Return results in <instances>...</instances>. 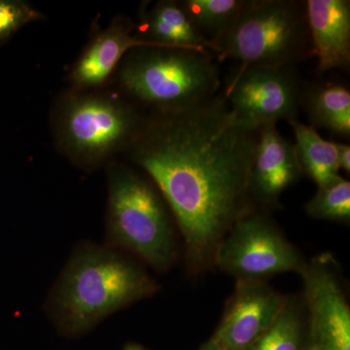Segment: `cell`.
<instances>
[{"label": "cell", "mask_w": 350, "mask_h": 350, "mask_svg": "<svg viewBox=\"0 0 350 350\" xmlns=\"http://www.w3.org/2000/svg\"><path fill=\"white\" fill-rule=\"evenodd\" d=\"M338 158L340 169L345 172H350V146L345 144H337Z\"/></svg>", "instance_id": "44dd1931"}, {"label": "cell", "mask_w": 350, "mask_h": 350, "mask_svg": "<svg viewBox=\"0 0 350 350\" xmlns=\"http://www.w3.org/2000/svg\"><path fill=\"white\" fill-rule=\"evenodd\" d=\"M306 114L313 128H322L334 135L349 137L350 92L335 83L317 85L301 94Z\"/></svg>", "instance_id": "2e32d148"}, {"label": "cell", "mask_w": 350, "mask_h": 350, "mask_svg": "<svg viewBox=\"0 0 350 350\" xmlns=\"http://www.w3.org/2000/svg\"><path fill=\"white\" fill-rule=\"evenodd\" d=\"M158 291V284L123 255L100 246L79 248L59 278L50 299L57 327L81 335L98 322Z\"/></svg>", "instance_id": "7a4b0ae2"}, {"label": "cell", "mask_w": 350, "mask_h": 350, "mask_svg": "<svg viewBox=\"0 0 350 350\" xmlns=\"http://www.w3.org/2000/svg\"><path fill=\"white\" fill-rule=\"evenodd\" d=\"M41 17L36 9L18 0H0V45L13 34Z\"/></svg>", "instance_id": "ffe728a7"}, {"label": "cell", "mask_w": 350, "mask_h": 350, "mask_svg": "<svg viewBox=\"0 0 350 350\" xmlns=\"http://www.w3.org/2000/svg\"><path fill=\"white\" fill-rule=\"evenodd\" d=\"M123 350H147L142 345L137 344H128Z\"/></svg>", "instance_id": "7402d4cb"}, {"label": "cell", "mask_w": 350, "mask_h": 350, "mask_svg": "<svg viewBox=\"0 0 350 350\" xmlns=\"http://www.w3.org/2000/svg\"><path fill=\"white\" fill-rule=\"evenodd\" d=\"M306 214L319 220L349 223L350 220V182L338 177L319 188L305 206Z\"/></svg>", "instance_id": "d6986e66"}, {"label": "cell", "mask_w": 350, "mask_h": 350, "mask_svg": "<svg viewBox=\"0 0 350 350\" xmlns=\"http://www.w3.org/2000/svg\"><path fill=\"white\" fill-rule=\"evenodd\" d=\"M213 54L241 66L267 68H288L312 57L306 1L247 0Z\"/></svg>", "instance_id": "277c9868"}, {"label": "cell", "mask_w": 350, "mask_h": 350, "mask_svg": "<svg viewBox=\"0 0 350 350\" xmlns=\"http://www.w3.org/2000/svg\"><path fill=\"white\" fill-rule=\"evenodd\" d=\"M296 138L297 156L304 174L321 188L340 177L337 142L320 137L317 129L300 121L290 122Z\"/></svg>", "instance_id": "9a60e30c"}, {"label": "cell", "mask_w": 350, "mask_h": 350, "mask_svg": "<svg viewBox=\"0 0 350 350\" xmlns=\"http://www.w3.org/2000/svg\"><path fill=\"white\" fill-rule=\"evenodd\" d=\"M133 29L130 23L119 21L94 39L73 69V82L85 88L101 84L116 68L126 51L142 46H157L142 38H133Z\"/></svg>", "instance_id": "4fadbf2b"}, {"label": "cell", "mask_w": 350, "mask_h": 350, "mask_svg": "<svg viewBox=\"0 0 350 350\" xmlns=\"http://www.w3.org/2000/svg\"><path fill=\"white\" fill-rule=\"evenodd\" d=\"M306 260L266 215L253 213L239 221L219 245L214 266L237 280H266L300 273Z\"/></svg>", "instance_id": "8992f818"}, {"label": "cell", "mask_w": 350, "mask_h": 350, "mask_svg": "<svg viewBox=\"0 0 350 350\" xmlns=\"http://www.w3.org/2000/svg\"><path fill=\"white\" fill-rule=\"evenodd\" d=\"M199 350H217L215 347H213V345L209 344L208 342H206L204 345L200 347Z\"/></svg>", "instance_id": "603a6c76"}, {"label": "cell", "mask_w": 350, "mask_h": 350, "mask_svg": "<svg viewBox=\"0 0 350 350\" xmlns=\"http://www.w3.org/2000/svg\"><path fill=\"white\" fill-rule=\"evenodd\" d=\"M286 298L266 280H237L209 344L217 350H247L273 324Z\"/></svg>", "instance_id": "30bf717a"}, {"label": "cell", "mask_w": 350, "mask_h": 350, "mask_svg": "<svg viewBox=\"0 0 350 350\" xmlns=\"http://www.w3.org/2000/svg\"><path fill=\"white\" fill-rule=\"evenodd\" d=\"M140 29L144 40L157 46L209 51L208 43L189 20L180 2H157L150 10L144 11Z\"/></svg>", "instance_id": "5bb4252c"}, {"label": "cell", "mask_w": 350, "mask_h": 350, "mask_svg": "<svg viewBox=\"0 0 350 350\" xmlns=\"http://www.w3.org/2000/svg\"><path fill=\"white\" fill-rule=\"evenodd\" d=\"M144 121L124 103L100 96H86L66 108L61 137L72 156L93 163L122 147L131 146Z\"/></svg>", "instance_id": "52a82bcc"}, {"label": "cell", "mask_w": 350, "mask_h": 350, "mask_svg": "<svg viewBox=\"0 0 350 350\" xmlns=\"http://www.w3.org/2000/svg\"><path fill=\"white\" fill-rule=\"evenodd\" d=\"M223 94L237 121L250 130L298 120L300 84L287 68L241 66Z\"/></svg>", "instance_id": "ba28073f"}, {"label": "cell", "mask_w": 350, "mask_h": 350, "mask_svg": "<svg viewBox=\"0 0 350 350\" xmlns=\"http://www.w3.org/2000/svg\"><path fill=\"white\" fill-rule=\"evenodd\" d=\"M120 72L124 89L157 110L189 107L213 98L221 86L208 50L142 46L131 49Z\"/></svg>", "instance_id": "3957f363"}, {"label": "cell", "mask_w": 350, "mask_h": 350, "mask_svg": "<svg viewBox=\"0 0 350 350\" xmlns=\"http://www.w3.org/2000/svg\"><path fill=\"white\" fill-rule=\"evenodd\" d=\"M107 241L133 252L157 271L175 262L174 227L162 200L142 176L116 167L109 174Z\"/></svg>", "instance_id": "5b68a950"}, {"label": "cell", "mask_w": 350, "mask_h": 350, "mask_svg": "<svg viewBox=\"0 0 350 350\" xmlns=\"http://www.w3.org/2000/svg\"><path fill=\"white\" fill-rule=\"evenodd\" d=\"M304 283L306 350H350V308L331 254L306 262Z\"/></svg>", "instance_id": "9c48e42d"}, {"label": "cell", "mask_w": 350, "mask_h": 350, "mask_svg": "<svg viewBox=\"0 0 350 350\" xmlns=\"http://www.w3.org/2000/svg\"><path fill=\"white\" fill-rule=\"evenodd\" d=\"M306 7L312 57H317L319 72L349 69L350 1L308 0Z\"/></svg>", "instance_id": "7c38bea8"}, {"label": "cell", "mask_w": 350, "mask_h": 350, "mask_svg": "<svg viewBox=\"0 0 350 350\" xmlns=\"http://www.w3.org/2000/svg\"><path fill=\"white\" fill-rule=\"evenodd\" d=\"M247 350H306V315L303 298L287 297L275 321Z\"/></svg>", "instance_id": "ac0fdd59"}, {"label": "cell", "mask_w": 350, "mask_h": 350, "mask_svg": "<svg viewBox=\"0 0 350 350\" xmlns=\"http://www.w3.org/2000/svg\"><path fill=\"white\" fill-rule=\"evenodd\" d=\"M304 174L295 145L280 135L276 124L259 130L250 176L253 202L276 206L280 196Z\"/></svg>", "instance_id": "8fae6325"}, {"label": "cell", "mask_w": 350, "mask_h": 350, "mask_svg": "<svg viewBox=\"0 0 350 350\" xmlns=\"http://www.w3.org/2000/svg\"><path fill=\"white\" fill-rule=\"evenodd\" d=\"M247 0H184L182 8L213 53L238 20Z\"/></svg>", "instance_id": "e0dca14e"}, {"label": "cell", "mask_w": 350, "mask_h": 350, "mask_svg": "<svg viewBox=\"0 0 350 350\" xmlns=\"http://www.w3.org/2000/svg\"><path fill=\"white\" fill-rule=\"evenodd\" d=\"M259 131L239 124L224 94L157 110L131 145V158L167 200L183 237L189 269L214 266L219 245L254 213L250 176Z\"/></svg>", "instance_id": "6da1fadb"}]
</instances>
